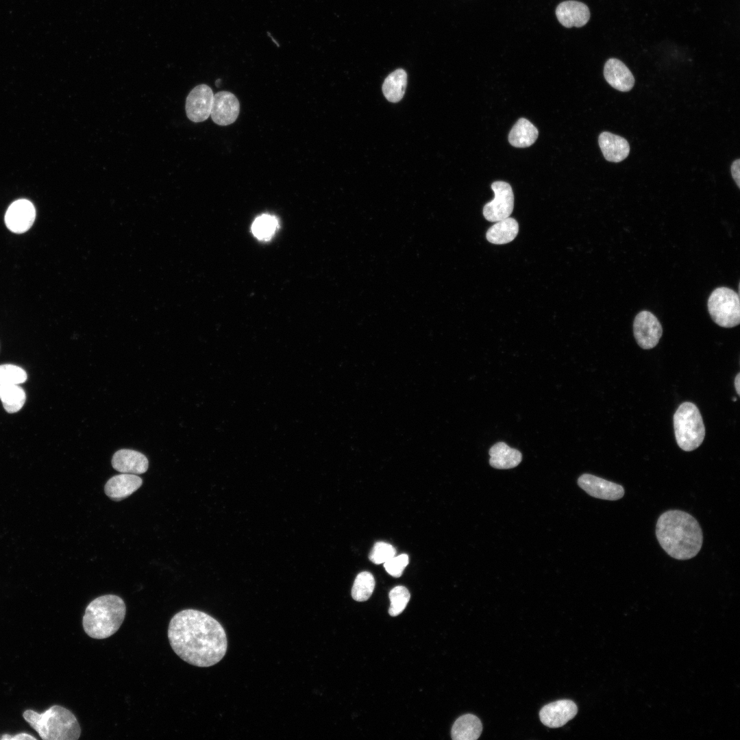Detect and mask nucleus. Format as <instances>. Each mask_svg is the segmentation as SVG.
<instances>
[{
    "label": "nucleus",
    "instance_id": "nucleus-21",
    "mask_svg": "<svg viewBox=\"0 0 740 740\" xmlns=\"http://www.w3.org/2000/svg\"><path fill=\"white\" fill-rule=\"evenodd\" d=\"M519 232L517 221L510 217L496 221L486 232V239L491 243L502 245L515 238Z\"/></svg>",
    "mask_w": 740,
    "mask_h": 740
},
{
    "label": "nucleus",
    "instance_id": "nucleus-3",
    "mask_svg": "<svg viewBox=\"0 0 740 740\" xmlns=\"http://www.w3.org/2000/svg\"><path fill=\"white\" fill-rule=\"evenodd\" d=\"M126 614L123 599L115 595L99 596L86 606L82 618L85 632L91 638L103 639L114 634Z\"/></svg>",
    "mask_w": 740,
    "mask_h": 740
},
{
    "label": "nucleus",
    "instance_id": "nucleus-12",
    "mask_svg": "<svg viewBox=\"0 0 740 740\" xmlns=\"http://www.w3.org/2000/svg\"><path fill=\"white\" fill-rule=\"evenodd\" d=\"M36 217L34 205L27 199H18L8 208L5 215L7 227L12 232L21 234L28 230Z\"/></svg>",
    "mask_w": 740,
    "mask_h": 740
},
{
    "label": "nucleus",
    "instance_id": "nucleus-11",
    "mask_svg": "<svg viewBox=\"0 0 740 740\" xmlns=\"http://www.w3.org/2000/svg\"><path fill=\"white\" fill-rule=\"evenodd\" d=\"M240 112L237 97L228 91H220L214 95L210 116L217 125L225 126L233 123Z\"/></svg>",
    "mask_w": 740,
    "mask_h": 740
},
{
    "label": "nucleus",
    "instance_id": "nucleus-20",
    "mask_svg": "<svg viewBox=\"0 0 740 740\" xmlns=\"http://www.w3.org/2000/svg\"><path fill=\"white\" fill-rule=\"evenodd\" d=\"M482 731L480 719L473 714L459 717L453 724L451 731L454 740H476Z\"/></svg>",
    "mask_w": 740,
    "mask_h": 740
},
{
    "label": "nucleus",
    "instance_id": "nucleus-15",
    "mask_svg": "<svg viewBox=\"0 0 740 740\" xmlns=\"http://www.w3.org/2000/svg\"><path fill=\"white\" fill-rule=\"evenodd\" d=\"M113 468L121 473L142 474L147 471L149 461L142 453L128 449H119L112 458Z\"/></svg>",
    "mask_w": 740,
    "mask_h": 740
},
{
    "label": "nucleus",
    "instance_id": "nucleus-24",
    "mask_svg": "<svg viewBox=\"0 0 740 740\" xmlns=\"http://www.w3.org/2000/svg\"><path fill=\"white\" fill-rule=\"evenodd\" d=\"M0 399L8 412L14 413L22 408L26 395L18 384H3L0 385Z\"/></svg>",
    "mask_w": 740,
    "mask_h": 740
},
{
    "label": "nucleus",
    "instance_id": "nucleus-27",
    "mask_svg": "<svg viewBox=\"0 0 740 740\" xmlns=\"http://www.w3.org/2000/svg\"><path fill=\"white\" fill-rule=\"evenodd\" d=\"M388 596L391 601L388 613L393 617L397 616L402 613L410 597L408 590L404 586H397L393 588L390 591Z\"/></svg>",
    "mask_w": 740,
    "mask_h": 740
},
{
    "label": "nucleus",
    "instance_id": "nucleus-29",
    "mask_svg": "<svg viewBox=\"0 0 740 740\" xmlns=\"http://www.w3.org/2000/svg\"><path fill=\"white\" fill-rule=\"evenodd\" d=\"M395 548L391 544L379 541L374 544L370 552L369 560L375 564H382L395 556Z\"/></svg>",
    "mask_w": 740,
    "mask_h": 740
},
{
    "label": "nucleus",
    "instance_id": "nucleus-16",
    "mask_svg": "<svg viewBox=\"0 0 740 740\" xmlns=\"http://www.w3.org/2000/svg\"><path fill=\"white\" fill-rule=\"evenodd\" d=\"M604 75L606 82L615 89L621 92L630 90L634 84V78L629 69L621 60L608 59L604 67Z\"/></svg>",
    "mask_w": 740,
    "mask_h": 740
},
{
    "label": "nucleus",
    "instance_id": "nucleus-22",
    "mask_svg": "<svg viewBox=\"0 0 740 740\" xmlns=\"http://www.w3.org/2000/svg\"><path fill=\"white\" fill-rule=\"evenodd\" d=\"M538 134V130L532 123L526 119L521 118L511 129L508 140L514 147H527L536 141Z\"/></svg>",
    "mask_w": 740,
    "mask_h": 740
},
{
    "label": "nucleus",
    "instance_id": "nucleus-18",
    "mask_svg": "<svg viewBox=\"0 0 740 740\" xmlns=\"http://www.w3.org/2000/svg\"><path fill=\"white\" fill-rule=\"evenodd\" d=\"M598 143L604 157L609 162H619L629 154V143L618 135L603 132L599 136Z\"/></svg>",
    "mask_w": 740,
    "mask_h": 740
},
{
    "label": "nucleus",
    "instance_id": "nucleus-6",
    "mask_svg": "<svg viewBox=\"0 0 740 740\" xmlns=\"http://www.w3.org/2000/svg\"><path fill=\"white\" fill-rule=\"evenodd\" d=\"M708 310L713 321L724 328H733L740 323L739 294L727 287L715 288L708 299Z\"/></svg>",
    "mask_w": 740,
    "mask_h": 740
},
{
    "label": "nucleus",
    "instance_id": "nucleus-30",
    "mask_svg": "<svg viewBox=\"0 0 740 740\" xmlns=\"http://www.w3.org/2000/svg\"><path fill=\"white\" fill-rule=\"evenodd\" d=\"M409 562L408 556L406 554L394 556L384 563L386 571L392 576L398 578L402 574L405 567Z\"/></svg>",
    "mask_w": 740,
    "mask_h": 740
},
{
    "label": "nucleus",
    "instance_id": "nucleus-2",
    "mask_svg": "<svg viewBox=\"0 0 740 740\" xmlns=\"http://www.w3.org/2000/svg\"><path fill=\"white\" fill-rule=\"evenodd\" d=\"M656 538L671 557L687 560L695 556L702 545V532L698 521L679 510L663 513L656 526Z\"/></svg>",
    "mask_w": 740,
    "mask_h": 740
},
{
    "label": "nucleus",
    "instance_id": "nucleus-32",
    "mask_svg": "<svg viewBox=\"0 0 740 740\" xmlns=\"http://www.w3.org/2000/svg\"><path fill=\"white\" fill-rule=\"evenodd\" d=\"M731 173L738 188H740V159L735 160L731 165Z\"/></svg>",
    "mask_w": 740,
    "mask_h": 740
},
{
    "label": "nucleus",
    "instance_id": "nucleus-13",
    "mask_svg": "<svg viewBox=\"0 0 740 740\" xmlns=\"http://www.w3.org/2000/svg\"><path fill=\"white\" fill-rule=\"evenodd\" d=\"M578 712L576 704L569 700H560L549 703L541 709V722L550 728H559L573 719Z\"/></svg>",
    "mask_w": 740,
    "mask_h": 740
},
{
    "label": "nucleus",
    "instance_id": "nucleus-19",
    "mask_svg": "<svg viewBox=\"0 0 740 740\" xmlns=\"http://www.w3.org/2000/svg\"><path fill=\"white\" fill-rule=\"evenodd\" d=\"M489 464L495 469H508L517 466L521 461V453L510 447L504 442L493 445L489 449Z\"/></svg>",
    "mask_w": 740,
    "mask_h": 740
},
{
    "label": "nucleus",
    "instance_id": "nucleus-17",
    "mask_svg": "<svg viewBox=\"0 0 740 740\" xmlns=\"http://www.w3.org/2000/svg\"><path fill=\"white\" fill-rule=\"evenodd\" d=\"M143 483L136 474L124 473L114 476L106 482L104 491L112 500H121L135 492Z\"/></svg>",
    "mask_w": 740,
    "mask_h": 740
},
{
    "label": "nucleus",
    "instance_id": "nucleus-23",
    "mask_svg": "<svg viewBox=\"0 0 740 740\" xmlns=\"http://www.w3.org/2000/svg\"><path fill=\"white\" fill-rule=\"evenodd\" d=\"M406 85V71L403 69H397L385 78L382 84V92L388 101L396 103L404 97Z\"/></svg>",
    "mask_w": 740,
    "mask_h": 740
},
{
    "label": "nucleus",
    "instance_id": "nucleus-7",
    "mask_svg": "<svg viewBox=\"0 0 740 740\" xmlns=\"http://www.w3.org/2000/svg\"><path fill=\"white\" fill-rule=\"evenodd\" d=\"M491 188L495 197L484 206L483 214L487 221L496 222L510 217L514 208V195L510 185L505 182H495Z\"/></svg>",
    "mask_w": 740,
    "mask_h": 740
},
{
    "label": "nucleus",
    "instance_id": "nucleus-10",
    "mask_svg": "<svg viewBox=\"0 0 740 740\" xmlns=\"http://www.w3.org/2000/svg\"><path fill=\"white\" fill-rule=\"evenodd\" d=\"M578 484L589 495L606 500H617L624 495V487L615 482L589 473H584L578 479Z\"/></svg>",
    "mask_w": 740,
    "mask_h": 740
},
{
    "label": "nucleus",
    "instance_id": "nucleus-34",
    "mask_svg": "<svg viewBox=\"0 0 740 740\" xmlns=\"http://www.w3.org/2000/svg\"><path fill=\"white\" fill-rule=\"evenodd\" d=\"M732 400H733V402H736V400H737V398H736V397H733V398H732Z\"/></svg>",
    "mask_w": 740,
    "mask_h": 740
},
{
    "label": "nucleus",
    "instance_id": "nucleus-31",
    "mask_svg": "<svg viewBox=\"0 0 740 740\" xmlns=\"http://www.w3.org/2000/svg\"><path fill=\"white\" fill-rule=\"evenodd\" d=\"M1 740H36V738L32 736L29 734L21 732L14 735H10L9 734H3L0 737Z\"/></svg>",
    "mask_w": 740,
    "mask_h": 740
},
{
    "label": "nucleus",
    "instance_id": "nucleus-33",
    "mask_svg": "<svg viewBox=\"0 0 740 740\" xmlns=\"http://www.w3.org/2000/svg\"><path fill=\"white\" fill-rule=\"evenodd\" d=\"M735 388L736 389L737 393L739 395H740V373H739L737 374V375H736V377L735 378Z\"/></svg>",
    "mask_w": 740,
    "mask_h": 740
},
{
    "label": "nucleus",
    "instance_id": "nucleus-25",
    "mask_svg": "<svg viewBox=\"0 0 740 740\" xmlns=\"http://www.w3.org/2000/svg\"><path fill=\"white\" fill-rule=\"evenodd\" d=\"M279 228V221L276 217L269 214L258 216L253 222L251 232L255 237L260 241H269Z\"/></svg>",
    "mask_w": 740,
    "mask_h": 740
},
{
    "label": "nucleus",
    "instance_id": "nucleus-8",
    "mask_svg": "<svg viewBox=\"0 0 740 740\" xmlns=\"http://www.w3.org/2000/svg\"><path fill=\"white\" fill-rule=\"evenodd\" d=\"M634 336L637 344L644 349L654 347L663 334L662 326L652 312L646 310L637 314L633 323Z\"/></svg>",
    "mask_w": 740,
    "mask_h": 740
},
{
    "label": "nucleus",
    "instance_id": "nucleus-9",
    "mask_svg": "<svg viewBox=\"0 0 740 740\" xmlns=\"http://www.w3.org/2000/svg\"><path fill=\"white\" fill-rule=\"evenodd\" d=\"M213 97L212 90L208 85L199 84L195 86L186 99L187 117L195 123L206 121L210 116Z\"/></svg>",
    "mask_w": 740,
    "mask_h": 740
},
{
    "label": "nucleus",
    "instance_id": "nucleus-4",
    "mask_svg": "<svg viewBox=\"0 0 740 740\" xmlns=\"http://www.w3.org/2000/svg\"><path fill=\"white\" fill-rule=\"evenodd\" d=\"M23 716L43 740H77L81 735L75 716L59 705L52 706L41 713L27 710Z\"/></svg>",
    "mask_w": 740,
    "mask_h": 740
},
{
    "label": "nucleus",
    "instance_id": "nucleus-28",
    "mask_svg": "<svg viewBox=\"0 0 740 740\" xmlns=\"http://www.w3.org/2000/svg\"><path fill=\"white\" fill-rule=\"evenodd\" d=\"M27 378L25 371L20 367L11 364L0 365V385L22 384Z\"/></svg>",
    "mask_w": 740,
    "mask_h": 740
},
{
    "label": "nucleus",
    "instance_id": "nucleus-1",
    "mask_svg": "<svg viewBox=\"0 0 740 740\" xmlns=\"http://www.w3.org/2000/svg\"><path fill=\"white\" fill-rule=\"evenodd\" d=\"M169 643L185 662L208 667L225 655L227 639L222 625L211 615L195 609L182 610L173 615L168 628Z\"/></svg>",
    "mask_w": 740,
    "mask_h": 740
},
{
    "label": "nucleus",
    "instance_id": "nucleus-5",
    "mask_svg": "<svg viewBox=\"0 0 740 740\" xmlns=\"http://www.w3.org/2000/svg\"><path fill=\"white\" fill-rule=\"evenodd\" d=\"M676 440L680 448L691 452L698 448L705 436V427L698 407L693 403L681 404L674 415Z\"/></svg>",
    "mask_w": 740,
    "mask_h": 740
},
{
    "label": "nucleus",
    "instance_id": "nucleus-14",
    "mask_svg": "<svg viewBox=\"0 0 740 740\" xmlns=\"http://www.w3.org/2000/svg\"><path fill=\"white\" fill-rule=\"evenodd\" d=\"M556 16L561 25L570 28L580 27L587 23L590 18L589 9L584 3L577 1H565L558 5Z\"/></svg>",
    "mask_w": 740,
    "mask_h": 740
},
{
    "label": "nucleus",
    "instance_id": "nucleus-26",
    "mask_svg": "<svg viewBox=\"0 0 740 740\" xmlns=\"http://www.w3.org/2000/svg\"><path fill=\"white\" fill-rule=\"evenodd\" d=\"M375 587V580L372 574L362 571L358 574L354 582L352 596L358 602L367 600L372 595Z\"/></svg>",
    "mask_w": 740,
    "mask_h": 740
}]
</instances>
